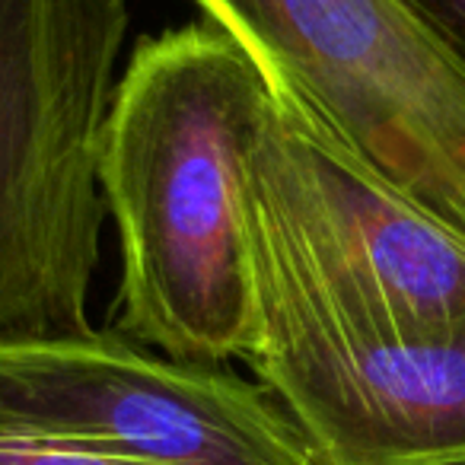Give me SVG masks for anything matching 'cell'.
I'll list each match as a JSON object with an SVG mask.
<instances>
[{
    "label": "cell",
    "mask_w": 465,
    "mask_h": 465,
    "mask_svg": "<svg viewBox=\"0 0 465 465\" xmlns=\"http://www.w3.org/2000/svg\"><path fill=\"white\" fill-rule=\"evenodd\" d=\"M272 103L213 20L143 35L112 93L99 188L118 236V331L175 361H249L259 284L249 156Z\"/></svg>",
    "instance_id": "6da1fadb"
},
{
    "label": "cell",
    "mask_w": 465,
    "mask_h": 465,
    "mask_svg": "<svg viewBox=\"0 0 465 465\" xmlns=\"http://www.w3.org/2000/svg\"><path fill=\"white\" fill-rule=\"evenodd\" d=\"M274 93L465 240V45L411 0H192Z\"/></svg>",
    "instance_id": "3957f363"
},
{
    "label": "cell",
    "mask_w": 465,
    "mask_h": 465,
    "mask_svg": "<svg viewBox=\"0 0 465 465\" xmlns=\"http://www.w3.org/2000/svg\"><path fill=\"white\" fill-rule=\"evenodd\" d=\"M252 249L322 316L382 338L465 325V240L272 90L249 156Z\"/></svg>",
    "instance_id": "277c9868"
},
{
    "label": "cell",
    "mask_w": 465,
    "mask_h": 465,
    "mask_svg": "<svg viewBox=\"0 0 465 465\" xmlns=\"http://www.w3.org/2000/svg\"><path fill=\"white\" fill-rule=\"evenodd\" d=\"M411 4L424 10L440 29H446L459 45H465V0H411Z\"/></svg>",
    "instance_id": "ba28073f"
},
{
    "label": "cell",
    "mask_w": 465,
    "mask_h": 465,
    "mask_svg": "<svg viewBox=\"0 0 465 465\" xmlns=\"http://www.w3.org/2000/svg\"><path fill=\"white\" fill-rule=\"evenodd\" d=\"M0 465H115L0 418Z\"/></svg>",
    "instance_id": "52a82bcc"
},
{
    "label": "cell",
    "mask_w": 465,
    "mask_h": 465,
    "mask_svg": "<svg viewBox=\"0 0 465 465\" xmlns=\"http://www.w3.org/2000/svg\"><path fill=\"white\" fill-rule=\"evenodd\" d=\"M0 418L115 465H322L262 382L122 331L0 341Z\"/></svg>",
    "instance_id": "5b68a950"
},
{
    "label": "cell",
    "mask_w": 465,
    "mask_h": 465,
    "mask_svg": "<svg viewBox=\"0 0 465 465\" xmlns=\"http://www.w3.org/2000/svg\"><path fill=\"white\" fill-rule=\"evenodd\" d=\"M255 380L322 465H465V325L382 338L310 306L259 252Z\"/></svg>",
    "instance_id": "8992f818"
},
{
    "label": "cell",
    "mask_w": 465,
    "mask_h": 465,
    "mask_svg": "<svg viewBox=\"0 0 465 465\" xmlns=\"http://www.w3.org/2000/svg\"><path fill=\"white\" fill-rule=\"evenodd\" d=\"M128 0H0V341L86 331Z\"/></svg>",
    "instance_id": "7a4b0ae2"
}]
</instances>
